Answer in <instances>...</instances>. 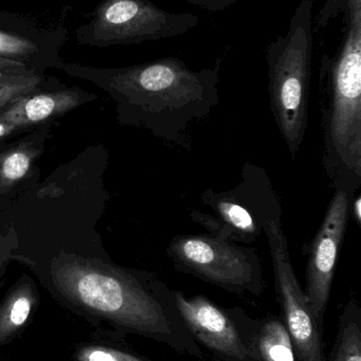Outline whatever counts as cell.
I'll return each instance as SVG.
<instances>
[{"mask_svg": "<svg viewBox=\"0 0 361 361\" xmlns=\"http://www.w3.org/2000/svg\"><path fill=\"white\" fill-rule=\"evenodd\" d=\"M57 67L101 85L134 109L138 122L155 137L182 148L190 146L192 123L209 116L220 104L218 69L195 71L177 57L112 69L63 61Z\"/></svg>", "mask_w": 361, "mask_h": 361, "instance_id": "cell-1", "label": "cell"}, {"mask_svg": "<svg viewBox=\"0 0 361 361\" xmlns=\"http://www.w3.org/2000/svg\"><path fill=\"white\" fill-rule=\"evenodd\" d=\"M343 6L347 8V0H326V4L318 14L317 20H316L317 27H326L330 19L337 16Z\"/></svg>", "mask_w": 361, "mask_h": 361, "instance_id": "cell-19", "label": "cell"}, {"mask_svg": "<svg viewBox=\"0 0 361 361\" xmlns=\"http://www.w3.org/2000/svg\"><path fill=\"white\" fill-rule=\"evenodd\" d=\"M264 233L273 260L276 290L299 357L302 361H321L319 324L312 315L304 290L295 274L281 220L267 223Z\"/></svg>", "mask_w": 361, "mask_h": 361, "instance_id": "cell-8", "label": "cell"}, {"mask_svg": "<svg viewBox=\"0 0 361 361\" xmlns=\"http://www.w3.org/2000/svg\"><path fill=\"white\" fill-rule=\"evenodd\" d=\"M355 195L336 189L321 225L309 244L304 295L312 315L321 324L336 269L339 250L347 231L350 206Z\"/></svg>", "mask_w": 361, "mask_h": 361, "instance_id": "cell-9", "label": "cell"}, {"mask_svg": "<svg viewBox=\"0 0 361 361\" xmlns=\"http://www.w3.org/2000/svg\"><path fill=\"white\" fill-rule=\"evenodd\" d=\"M173 296L180 315L203 345L229 357H247V348L235 324L213 303L201 296L187 298L182 292H174Z\"/></svg>", "mask_w": 361, "mask_h": 361, "instance_id": "cell-11", "label": "cell"}, {"mask_svg": "<svg viewBox=\"0 0 361 361\" xmlns=\"http://www.w3.org/2000/svg\"><path fill=\"white\" fill-rule=\"evenodd\" d=\"M44 76L36 73H0V107L40 89Z\"/></svg>", "mask_w": 361, "mask_h": 361, "instance_id": "cell-16", "label": "cell"}, {"mask_svg": "<svg viewBox=\"0 0 361 361\" xmlns=\"http://www.w3.org/2000/svg\"><path fill=\"white\" fill-rule=\"evenodd\" d=\"M199 23L196 15L167 12L150 0H102L88 23L76 29V38L97 48L126 46L177 37Z\"/></svg>", "mask_w": 361, "mask_h": 361, "instance_id": "cell-6", "label": "cell"}, {"mask_svg": "<svg viewBox=\"0 0 361 361\" xmlns=\"http://www.w3.org/2000/svg\"><path fill=\"white\" fill-rule=\"evenodd\" d=\"M350 210H352L353 214V218L355 219L356 223L360 225L361 222V197L358 195L355 199L352 200L351 206H350Z\"/></svg>", "mask_w": 361, "mask_h": 361, "instance_id": "cell-22", "label": "cell"}, {"mask_svg": "<svg viewBox=\"0 0 361 361\" xmlns=\"http://www.w3.org/2000/svg\"><path fill=\"white\" fill-rule=\"evenodd\" d=\"M348 29L336 56L320 70L322 163L335 189L361 186V6H347Z\"/></svg>", "mask_w": 361, "mask_h": 361, "instance_id": "cell-3", "label": "cell"}, {"mask_svg": "<svg viewBox=\"0 0 361 361\" xmlns=\"http://www.w3.org/2000/svg\"><path fill=\"white\" fill-rule=\"evenodd\" d=\"M184 1L203 8V10L220 12V11H225L231 8L233 4H237L242 0H184Z\"/></svg>", "mask_w": 361, "mask_h": 361, "instance_id": "cell-20", "label": "cell"}, {"mask_svg": "<svg viewBox=\"0 0 361 361\" xmlns=\"http://www.w3.org/2000/svg\"><path fill=\"white\" fill-rule=\"evenodd\" d=\"M67 30L35 17L0 11V59L20 61L36 73L61 63L59 52Z\"/></svg>", "mask_w": 361, "mask_h": 361, "instance_id": "cell-10", "label": "cell"}, {"mask_svg": "<svg viewBox=\"0 0 361 361\" xmlns=\"http://www.w3.org/2000/svg\"><path fill=\"white\" fill-rule=\"evenodd\" d=\"M15 129L13 128L11 125L6 124L4 121L0 120V140L4 139V137H8V135H12L13 133H15Z\"/></svg>", "mask_w": 361, "mask_h": 361, "instance_id": "cell-23", "label": "cell"}, {"mask_svg": "<svg viewBox=\"0 0 361 361\" xmlns=\"http://www.w3.org/2000/svg\"><path fill=\"white\" fill-rule=\"evenodd\" d=\"M40 302L37 288L30 278L23 277L0 302V348L20 336Z\"/></svg>", "mask_w": 361, "mask_h": 361, "instance_id": "cell-13", "label": "cell"}, {"mask_svg": "<svg viewBox=\"0 0 361 361\" xmlns=\"http://www.w3.org/2000/svg\"><path fill=\"white\" fill-rule=\"evenodd\" d=\"M44 283L61 307L93 328L156 339L171 334L165 286L150 274L70 257L51 265Z\"/></svg>", "mask_w": 361, "mask_h": 361, "instance_id": "cell-2", "label": "cell"}, {"mask_svg": "<svg viewBox=\"0 0 361 361\" xmlns=\"http://www.w3.org/2000/svg\"><path fill=\"white\" fill-rule=\"evenodd\" d=\"M201 202L213 214L193 210V221L209 235L235 243L256 241L264 233L267 223L281 220V206L268 176L249 163L244 166L243 177L237 187L223 192L209 189Z\"/></svg>", "mask_w": 361, "mask_h": 361, "instance_id": "cell-5", "label": "cell"}, {"mask_svg": "<svg viewBox=\"0 0 361 361\" xmlns=\"http://www.w3.org/2000/svg\"><path fill=\"white\" fill-rule=\"evenodd\" d=\"M87 97L80 89L40 92V88L0 107V120L15 130L47 122L73 109Z\"/></svg>", "mask_w": 361, "mask_h": 361, "instance_id": "cell-12", "label": "cell"}, {"mask_svg": "<svg viewBox=\"0 0 361 361\" xmlns=\"http://www.w3.org/2000/svg\"><path fill=\"white\" fill-rule=\"evenodd\" d=\"M0 73H36V72L20 61L0 59Z\"/></svg>", "mask_w": 361, "mask_h": 361, "instance_id": "cell-21", "label": "cell"}, {"mask_svg": "<svg viewBox=\"0 0 361 361\" xmlns=\"http://www.w3.org/2000/svg\"><path fill=\"white\" fill-rule=\"evenodd\" d=\"M182 271L232 290H259L262 263L254 248L209 235H179L167 248Z\"/></svg>", "mask_w": 361, "mask_h": 361, "instance_id": "cell-7", "label": "cell"}, {"mask_svg": "<svg viewBox=\"0 0 361 361\" xmlns=\"http://www.w3.org/2000/svg\"><path fill=\"white\" fill-rule=\"evenodd\" d=\"M37 154L33 144L27 142L0 154V192L27 176Z\"/></svg>", "mask_w": 361, "mask_h": 361, "instance_id": "cell-14", "label": "cell"}, {"mask_svg": "<svg viewBox=\"0 0 361 361\" xmlns=\"http://www.w3.org/2000/svg\"><path fill=\"white\" fill-rule=\"evenodd\" d=\"M259 348L263 361H295L290 333L280 322L265 324Z\"/></svg>", "mask_w": 361, "mask_h": 361, "instance_id": "cell-15", "label": "cell"}, {"mask_svg": "<svg viewBox=\"0 0 361 361\" xmlns=\"http://www.w3.org/2000/svg\"><path fill=\"white\" fill-rule=\"evenodd\" d=\"M73 361H146L135 354L102 343H86L78 345Z\"/></svg>", "mask_w": 361, "mask_h": 361, "instance_id": "cell-17", "label": "cell"}, {"mask_svg": "<svg viewBox=\"0 0 361 361\" xmlns=\"http://www.w3.org/2000/svg\"><path fill=\"white\" fill-rule=\"evenodd\" d=\"M314 25L313 1L302 0L288 32L266 50L271 109L292 157L300 150L309 125Z\"/></svg>", "mask_w": 361, "mask_h": 361, "instance_id": "cell-4", "label": "cell"}, {"mask_svg": "<svg viewBox=\"0 0 361 361\" xmlns=\"http://www.w3.org/2000/svg\"><path fill=\"white\" fill-rule=\"evenodd\" d=\"M334 361H361V330L355 319L343 320Z\"/></svg>", "mask_w": 361, "mask_h": 361, "instance_id": "cell-18", "label": "cell"}]
</instances>
